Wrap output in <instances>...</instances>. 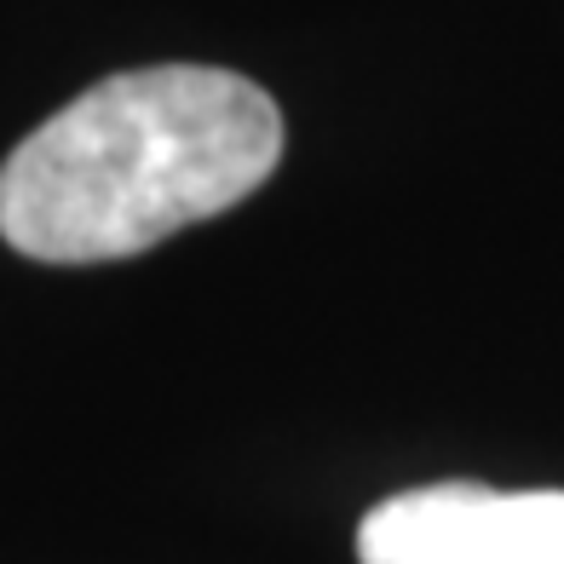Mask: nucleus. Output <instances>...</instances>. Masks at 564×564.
<instances>
[{
    "instance_id": "obj_1",
    "label": "nucleus",
    "mask_w": 564,
    "mask_h": 564,
    "mask_svg": "<svg viewBox=\"0 0 564 564\" xmlns=\"http://www.w3.org/2000/svg\"><path fill=\"white\" fill-rule=\"evenodd\" d=\"M282 110L237 69L150 64L69 98L0 167V237L41 265H98L253 196Z\"/></svg>"
},
{
    "instance_id": "obj_2",
    "label": "nucleus",
    "mask_w": 564,
    "mask_h": 564,
    "mask_svg": "<svg viewBox=\"0 0 564 564\" xmlns=\"http://www.w3.org/2000/svg\"><path fill=\"white\" fill-rule=\"evenodd\" d=\"M357 564H564V490L421 484L357 524Z\"/></svg>"
}]
</instances>
